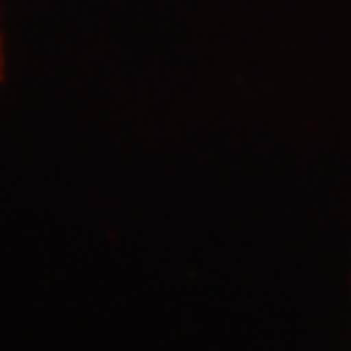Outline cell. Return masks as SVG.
Listing matches in <instances>:
<instances>
[{
  "label": "cell",
  "instance_id": "6da1fadb",
  "mask_svg": "<svg viewBox=\"0 0 351 351\" xmlns=\"http://www.w3.org/2000/svg\"><path fill=\"white\" fill-rule=\"evenodd\" d=\"M0 73H3V50H0Z\"/></svg>",
  "mask_w": 351,
  "mask_h": 351
}]
</instances>
